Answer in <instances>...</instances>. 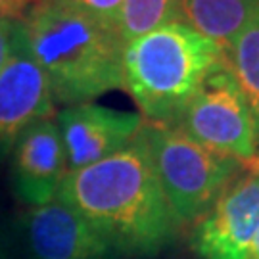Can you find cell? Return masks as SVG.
I'll return each mask as SVG.
<instances>
[{"label": "cell", "mask_w": 259, "mask_h": 259, "mask_svg": "<svg viewBox=\"0 0 259 259\" xmlns=\"http://www.w3.org/2000/svg\"><path fill=\"white\" fill-rule=\"evenodd\" d=\"M67 171L60 129L52 117L31 125L12 150V186L29 207L52 202Z\"/></svg>", "instance_id": "30bf717a"}, {"label": "cell", "mask_w": 259, "mask_h": 259, "mask_svg": "<svg viewBox=\"0 0 259 259\" xmlns=\"http://www.w3.org/2000/svg\"><path fill=\"white\" fill-rule=\"evenodd\" d=\"M65 2H71L98 18L113 21L115 25H117V16H119L121 4H123V0H65Z\"/></svg>", "instance_id": "9a60e30c"}, {"label": "cell", "mask_w": 259, "mask_h": 259, "mask_svg": "<svg viewBox=\"0 0 259 259\" xmlns=\"http://www.w3.org/2000/svg\"><path fill=\"white\" fill-rule=\"evenodd\" d=\"M54 96L47 73L19 40L0 71V159L12 154L18 139L54 113Z\"/></svg>", "instance_id": "9c48e42d"}, {"label": "cell", "mask_w": 259, "mask_h": 259, "mask_svg": "<svg viewBox=\"0 0 259 259\" xmlns=\"http://www.w3.org/2000/svg\"><path fill=\"white\" fill-rule=\"evenodd\" d=\"M225 58L259 129V12L225 52Z\"/></svg>", "instance_id": "7c38bea8"}, {"label": "cell", "mask_w": 259, "mask_h": 259, "mask_svg": "<svg viewBox=\"0 0 259 259\" xmlns=\"http://www.w3.org/2000/svg\"><path fill=\"white\" fill-rule=\"evenodd\" d=\"M248 259H259V232H257V236H255V240H253V244H251Z\"/></svg>", "instance_id": "ac0fdd59"}, {"label": "cell", "mask_w": 259, "mask_h": 259, "mask_svg": "<svg viewBox=\"0 0 259 259\" xmlns=\"http://www.w3.org/2000/svg\"><path fill=\"white\" fill-rule=\"evenodd\" d=\"M257 232L259 169L250 165L196 221L192 246L202 259H248Z\"/></svg>", "instance_id": "52a82bcc"}, {"label": "cell", "mask_w": 259, "mask_h": 259, "mask_svg": "<svg viewBox=\"0 0 259 259\" xmlns=\"http://www.w3.org/2000/svg\"><path fill=\"white\" fill-rule=\"evenodd\" d=\"M183 0H123L117 29L125 45L171 21H183Z\"/></svg>", "instance_id": "4fadbf2b"}, {"label": "cell", "mask_w": 259, "mask_h": 259, "mask_svg": "<svg viewBox=\"0 0 259 259\" xmlns=\"http://www.w3.org/2000/svg\"><path fill=\"white\" fill-rule=\"evenodd\" d=\"M179 123L202 146L238 161L259 156V129L227 58L213 67Z\"/></svg>", "instance_id": "5b68a950"}, {"label": "cell", "mask_w": 259, "mask_h": 259, "mask_svg": "<svg viewBox=\"0 0 259 259\" xmlns=\"http://www.w3.org/2000/svg\"><path fill=\"white\" fill-rule=\"evenodd\" d=\"M38 0H0V18L21 19Z\"/></svg>", "instance_id": "2e32d148"}, {"label": "cell", "mask_w": 259, "mask_h": 259, "mask_svg": "<svg viewBox=\"0 0 259 259\" xmlns=\"http://www.w3.org/2000/svg\"><path fill=\"white\" fill-rule=\"evenodd\" d=\"M0 259H18L14 255V251L10 250V246L6 240H0Z\"/></svg>", "instance_id": "e0dca14e"}, {"label": "cell", "mask_w": 259, "mask_h": 259, "mask_svg": "<svg viewBox=\"0 0 259 259\" xmlns=\"http://www.w3.org/2000/svg\"><path fill=\"white\" fill-rule=\"evenodd\" d=\"M56 200L93 223L123 257H154L175 240L179 223L140 131L117 154L67 171Z\"/></svg>", "instance_id": "6da1fadb"}, {"label": "cell", "mask_w": 259, "mask_h": 259, "mask_svg": "<svg viewBox=\"0 0 259 259\" xmlns=\"http://www.w3.org/2000/svg\"><path fill=\"white\" fill-rule=\"evenodd\" d=\"M18 259H121L123 255L81 213L52 200L29 207L8 238Z\"/></svg>", "instance_id": "8992f818"}, {"label": "cell", "mask_w": 259, "mask_h": 259, "mask_svg": "<svg viewBox=\"0 0 259 259\" xmlns=\"http://www.w3.org/2000/svg\"><path fill=\"white\" fill-rule=\"evenodd\" d=\"M67 169H81L129 146L142 127V117L93 102L67 106L56 117Z\"/></svg>", "instance_id": "ba28073f"}, {"label": "cell", "mask_w": 259, "mask_h": 259, "mask_svg": "<svg viewBox=\"0 0 259 259\" xmlns=\"http://www.w3.org/2000/svg\"><path fill=\"white\" fill-rule=\"evenodd\" d=\"M140 135L179 225L198 221L240 173L238 159L202 146L179 121H144Z\"/></svg>", "instance_id": "277c9868"}, {"label": "cell", "mask_w": 259, "mask_h": 259, "mask_svg": "<svg viewBox=\"0 0 259 259\" xmlns=\"http://www.w3.org/2000/svg\"><path fill=\"white\" fill-rule=\"evenodd\" d=\"M21 40V23L19 19L0 18V71L6 65L12 54L16 52Z\"/></svg>", "instance_id": "5bb4252c"}, {"label": "cell", "mask_w": 259, "mask_h": 259, "mask_svg": "<svg viewBox=\"0 0 259 259\" xmlns=\"http://www.w3.org/2000/svg\"><path fill=\"white\" fill-rule=\"evenodd\" d=\"M21 23V42L47 73L56 104L75 106L123 87L125 42L113 21L65 0H38Z\"/></svg>", "instance_id": "7a4b0ae2"}, {"label": "cell", "mask_w": 259, "mask_h": 259, "mask_svg": "<svg viewBox=\"0 0 259 259\" xmlns=\"http://www.w3.org/2000/svg\"><path fill=\"white\" fill-rule=\"evenodd\" d=\"M259 12V0H183L188 25L227 52Z\"/></svg>", "instance_id": "8fae6325"}, {"label": "cell", "mask_w": 259, "mask_h": 259, "mask_svg": "<svg viewBox=\"0 0 259 259\" xmlns=\"http://www.w3.org/2000/svg\"><path fill=\"white\" fill-rule=\"evenodd\" d=\"M223 56L192 25L171 21L125 45L123 87L146 121H179Z\"/></svg>", "instance_id": "3957f363"}]
</instances>
